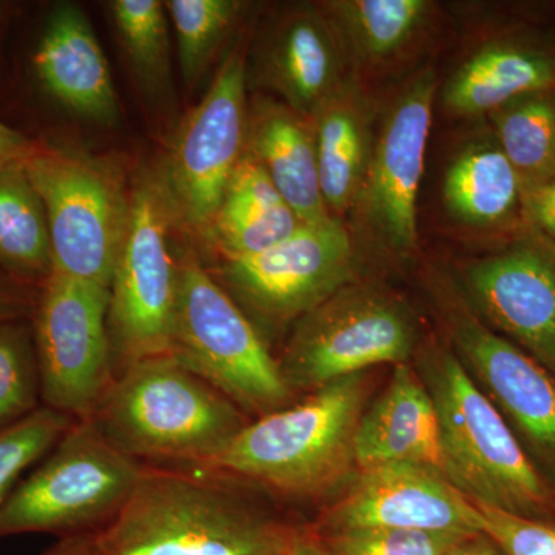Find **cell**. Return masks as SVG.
Here are the masks:
<instances>
[{
	"mask_svg": "<svg viewBox=\"0 0 555 555\" xmlns=\"http://www.w3.org/2000/svg\"><path fill=\"white\" fill-rule=\"evenodd\" d=\"M238 478L144 466L127 505L96 534L101 555H294L309 529L281 520Z\"/></svg>",
	"mask_w": 555,
	"mask_h": 555,
	"instance_id": "1",
	"label": "cell"
},
{
	"mask_svg": "<svg viewBox=\"0 0 555 555\" xmlns=\"http://www.w3.org/2000/svg\"><path fill=\"white\" fill-rule=\"evenodd\" d=\"M113 447L144 466H199L250 418L171 356L120 371L90 416Z\"/></svg>",
	"mask_w": 555,
	"mask_h": 555,
	"instance_id": "2",
	"label": "cell"
},
{
	"mask_svg": "<svg viewBox=\"0 0 555 555\" xmlns=\"http://www.w3.org/2000/svg\"><path fill=\"white\" fill-rule=\"evenodd\" d=\"M364 400L363 374L338 379L298 403L250 420L221 454L195 467L291 499L326 494L356 465Z\"/></svg>",
	"mask_w": 555,
	"mask_h": 555,
	"instance_id": "3",
	"label": "cell"
},
{
	"mask_svg": "<svg viewBox=\"0 0 555 555\" xmlns=\"http://www.w3.org/2000/svg\"><path fill=\"white\" fill-rule=\"evenodd\" d=\"M418 375L440 420L448 480L470 502L555 521V489L456 353L429 347Z\"/></svg>",
	"mask_w": 555,
	"mask_h": 555,
	"instance_id": "4",
	"label": "cell"
},
{
	"mask_svg": "<svg viewBox=\"0 0 555 555\" xmlns=\"http://www.w3.org/2000/svg\"><path fill=\"white\" fill-rule=\"evenodd\" d=\"M142 470L91 420H76L0 506V539L98 534L127 505Z\"/></svg>",
	"mask_w": 555,
	"mask_h": 555,
	"instance_id": "5",
	"label": "cell"
},
{
	"mask_svg": "<svg viewBox=\"0 0 555 555\" xmlns=\"http://www.w3.org/2000/svg\"><path fill=\"white\" fill-rule=\"evenodd\" d=\"M170 353L246 415L259 418L294 400L254 321L192 255L178 261Z\"/></svg>",
	"mask_w": 555,
	"mask_h": 555,
	"instance_id": "6",
	"label": "cell"
},
{
	"mask_svg": "<svg viewBox=\"0 0 555 555\" xmlns=\"http://www.w3.org/2000/svg\"><path fill=\"white\" fill-rule=\"evenodd\" d=\"M416 341L409 306L382 288L349 283L295 321L278 364L294 396L310 393L369 367L406 364Z\"/></svg>",
	"mask_w": 555,
	"mask_h": 555,
	"instance_id": "7",
	"label": "cell"
},
{
	"mask_svg": "<svg viewBox=\"0 0 555 555\" xmlns=\"http://www.w3.org/2000/svg\"><path fill=\"white\" fill-rule=\"evenodd\" d=\"M24 169L46 207L51 272L112 286L130 198L107 164L64 150H33Z\"/></svg>",
	"mask_w": 555,
	"mask_h": 555,
	"instance_id": "8",
	"label": "cell"
},
{
	"mask_svg": "<svg viewBox=\"0 0 555 555\" xmlns=\"http://www.w3.org/2000/svg\"><path fill=\"white\" fill-rule=\"evenodd\" d=\"M171 204L164 185L142 181L109 286L108 337L115 377L130 364L171 349L178 261L169 247Z\"/></svg>",
	"mask_w": 555,
	"mask_h": 555,
	"instance_id": "9",
	"label": "cell"
},
{
	"mask_svg": "<svg viewBox=\"0 0 555 555\" xmlns=\"http://www.w3.org/2000/svg\"><path fill=\"white\" fill-rule=\"evenodd\" d=\"M438 80L433 68L416 73L390 102L375 133L363 185L353 204L358 238L382 257L414 255L416 203Z\"/></svg>",
	"mask_w": 555,
	"mask_h": 555,
	"instance_id": "10",
	"label": "cell"
},
{
	"mask_svg": "<svg viewBox=\"0 0 555 555\" xmlns=\"http://www.w3.org/2000/svg\"><path fill=\"white\" fill-rule=\"evenodd\" d=\"M109 288L50 272L33 334L42 406L87 420L115 379L108 337Z\"/></svg>",
	"mask_w": 555,
	"mask_h": 555,
	"instance_id": "11",
	"label": "cell"
},
{
	"mask_svg": "<svg viewBox=\"0 0 555 555\" xmlns=\"http://www.w3.org/2000/svg\"><path fill=\"white\" fill-rule=\"evenodd\" d=\"M246 62L233 51L171 142L164 189L173 214L198 232L210 233L230 179L246 155Z\"/></svg>",
	"mask_w": 555,
	"mask_h": 555,
	"instance_id": "12",
	"label": "cell"
},
{
	"mask_svg": "<svg viewBox=\"0 0 555 555\" xmlns=\"http://www.w3.org/2000/svg\"><path fill=\"white\" fill-rule=\"evenodd\" d=\"M356 244L341 219L305 224L278 246L248 258H224L218 283L268 324L295 323L352 283Z\"/></svg>",
	"mask_w": 555,
	"mask_h": 555,
	"instance_id": "13",
	"label": "cell"
},
{
	"mask_svg": "<svg viewBox=\"0 0 555 555\" xmlns=\"http://www.w3.org/2000/svg\"><path fill=\"white\" fill-rule=\"evenodd\" d=\"M474 315L555 374V243L525 225L460 273Z\"/></svg>",
	"mask_w": 555,
	"mask_h": 555,
	"instance_id": "14",
	"label": "cell"
},
{
	"mask_svg": "<svg viewBox=\"0 0 555 555\" xmlns=\"http://www.w3.org/2000/svg\"><path fill=\"white\" fill-rule=\"evenodd\" d=\"M456 357L555 489V374L474 313H449Z\"/></svg>",
	"mask_w": 555,
	"mask_h": 555,
	"instance_id": "15",
	"label": "cell"
},
{
	"mask_svg": "<svg viewBox=\"0 0 555 555\" xmlns=\"http://www.w3.org/2000/svg\"><path fill=\"white\" fill-rule=\"evenodd\" d=\"M347 528H398L476 534L483 517L443 474L429 467L390 463L361 469L349 494L328 509L312 532Z\"/></svg>",
	"mask_w": 555,
	"mask_h": 555,
	"instance_id": "16",
	"label": "cell"
},
{
	"mask_svg": "<svg viewBox=\"0 0 555 555\" xmlns=\"http://www.w3.org/2000/svg\"><path fill=\"white\" fill-rule=\"evenodd\" d=\"M255 82L310 119L346 86V51L321 7L295 3L269 25L254 56Z\"/></svg>",
	"mask_w": 555,
	"mask_h": 555,
	"instance_id": "17",
	"label": "cell"
},
{
	"mask_svg": "<svg viewBox=\"0 0 555 555\" xmlns=\"http://www.w3.org/2000/svg\"><path fill=\"white\" fill-rule=\"evenodd\" d=\"M35 68L46 90L69 112L104 126L118 122V96L107 57L86 11L75 3H57L51 11Z\"/></svg>",
	"mask_w": 555,
	"mask_h": 555,
	"instance_id": "18",
	"label": "cell"
},
{
	"mask_svg": "<svg viewBox=\"0 0 555 555\" xmlns=\"http://www.w3.org/2000/svg\"><path fill=\"white\" fill-rule=\"evenodd\" d=\"M390 463L429 467L447 477L436 404L408 364L393 369L382 396L361 415L357 430L356 465L360 469Z\"/></svg>",
	"mask_w": 555,
	"mask_h": 555,
	"instance_id": "19",
	"label": "cell"
},
{
	"mask_svg": "<svg viewBox=\"0 0 555 555\" xmlns=\"http://www.w3.org/2000/svg\"><path fill=\"white\" fill-rule=\"evenodd\" d=\"M555 91V43L528 33L500 36L467 57L441 102L455 116L489 115L528 94Z\"/></svg>",
	"mask_w": 555,
	"mask_h": 555,
	"instance_id": "20",
	"label": "cell"
},
{
	"mask_svg": "<svg viewBox=\"0 0 555 555\" xmlns=\"http://www.w3.org/2000/svg\"><path fill=\"white\" fill-rule=\"evenodd\" d=\"M246 153L305 224L334 218L321 192L312 120L283 102L257 100L248 108Z\"/></svg>",
	"mask_w": 555,
	"mask_h": 555,
	"instance_id": "21",
	"label": "cell"
},
{
	"mask_svg": "<svg viewBox=\"0 0 555 555\" xmlns=\"http://www.w3.org/2000/svg\"><path fill=\"white\" fill-rule=\"evenodd\" d=\"M321 192L332 217L349 214L366 178L375 133L371 105L353 82L310 118Z\"/></svg>",
	"mask_w": 555,
	"mask_h": 555,
	"instance_id": "22",
	"label": "cell"
},
{
	"mask_svg": "<svg viewBox=\"0 0 555 555\" xmlns=\"http://www.w3.org/2000/svg\"><path fill=\"white\" fill-rule=\"evenodd\" d=\"M444 206L459 221L514 235L525 228L521 184L495 138L460 153L444 175Z\"/></svg>",
	"mask_w": 555,
	"mask_h": 555,
	"instance_id": "23",
	"label": "cell"
},
{
	"mask_svg": "<svg viewBox=\"0 0 555 555\" xmlns=\"http://www.w3.org/2000/svg\"><path fill=\"white\" fill-rule=\"evenodd\" d=\"M301 224L266 171L246 153L230 179L210 233L224 258H248L283 243Z\"/></svg>",
	"mask_w": 555,
	"mask_h": 555,
	"instance_id": "24",
	"label": "cell"
},
{
	"mask_svg": "<svg viewBox=\"0 0 555 555\" xmlns=\"http://www.w3.org/2000/svg\"><path fill=\"white\" fill-rule=\"evenodd\" d=\"M343 49L360 64L382 67L408 53L429 25L427 0H332L321 5Z\"/></svg>",
	"mask_w": 555,
	"mask_h": 555,
	"instance_id": "25",
	"label": "cell"
},
{
	"mask_svg": "<svg viewBox=\"0 0 555 555\" xmlns=\"http://www.w3.org/2000/svg\"><path fill=\"white\" fill-rule=\"evenodd\" d=\"M0 264L25 280L51 272L46 207L24 163L0 170Z\"/></svg>",
	"mask_w": 555,
	"mask_h": 555,
	"instance_id": "26",
	"label": "cell"
},
{
	"mask_svg": "<svg viewBox=\"0 0 555 555\" xmlns=\"http://www.w3.org/2000/svg\"><path fill=\"white\" fill-rule=\"evenodd\" d=\"M488 116L521 188L555 173V91L518 98Z\"/></svg>",
	"mask_w": 555,
	"mask_h": 555,
	"instance_id": "27",
	"label": "cell"
},
{
	"mask_svg": "<svg viewBox=\"0 0 555 555\" xmlns=\"http://www.w3.org/2000/svg\"><path fill=\"white\" fill-rule=\"evenodd\" d=\"M178 40L182 78L195 86L228 39L244 3L236 0H170L164 3Z\"/></svg>",
	"mask_w": 555,
	"mask_h": 555,
	"instance_id": "28",
	"label": "cell"
},
{
	"mask_svg": "<svg viewBox=\"0 0 555 555\" xmlns=\"http://www.w3.org/2000/svg\"><path fill=\"white\" fill-rule=\"evenodd\" d=\"M113 22L138 78L149 90L166 86L170 75L169 17L158 0H115Z\"/></svg>",
	"mask_w": 555,
	"mask_h": 555,
	"instance_id": "29",
	"label": "cell"
},
{
	"mask_svg": "<svg viewBox=\"0 0 555 555\" xmlns=\"http://www.w3.org/2000/svg\"><path fill=\"white\" fill-rule=\"evenodd\" d=\"M42 406L38 353L33 324H0V430Z\"/></svg>",
	"mask_w": 555,
	"mask_h": 555,
	"instance_id": "30",
	"label": "cell"
},
{
	"mask_svg": "<svg viewBox=\"0 0 555 555\" xmlns=\"http://www.w3.org/2000/svg\"><path fill=\"white\" fill-rule=\"evenodd\" d=\"M75 422L72 416L40 406L16 425L0 430V506L24 474L56 447Z\"/></svg>",
	"mask_w": 555,
	"mask_h": 555,
	"instance_id": "31",
	"label": "cell"
},
{
	"mask_svg": "<svg viewBox=\"0 0 555 555\" xmlns=\"http://www.w3.org/2000/svg\"><path fill=\"white\" fill-rule=\"evenodd\" d=\"M312 535L331 555H444L449 547L467 534L398 528H347L312 532Z\"/></svg>",
	"mask_w": 555,
	"mask_h": 555,
	"instance_id": "32",
	"label": "cell"
},
{
	"mask_svg": "<svg viewBox=\"0 0 555 555\" xmlns=\"http://www.w3.org/2000/svg\"><path fill=\"white\" fill-rule=\"evenodd\" d=\"M483 532L505 555H555V521L535 520L476 503Z\"/></svg>",
	"mask_w": 555,
	"mask_h": 555,
	"instance_id": "33",
	"label": "cell"
},
{
	"mask_svg": "<svg viewBox=\"0 0 555 555\" xmlns=\"http://www.w3.org/2000/svg\"><path fill=\"white\" fill-rule=\"evenodd\" d=\"M526 224L555 243V173L535 184L521 188Z\"/></svg>",
	"mask_w": 555,
	"mask_h": 555,
	"instance_id": "34",
	"label": "cell"
},
{
	"mask_svg": "<svg viewBox=\"0 0 555 555\" xmlns=\"http://www.w3.org/2000/svg\"><path fill=\"white\" fill-rule=\"evenodd\" d=\"M33 150L35 145L27 138L0 122V170L24 163Z\"/></svg>",
	"mask_w": 555,
	"mask_h": 555,
	"instance_id": "35",
	"label": "cell"
},
{
	"mask_svg": "<svg viewBox=\"0 0 555 555\" xmlns=\"http://www.w3.org/2000/svg\"><path fill=\"white\" fill-rule=\"evenodd\" d=\"M444 555H505V553L485 532H476V534L462 537L459 542L449 547Z\"/></svg>",
	"mask_w": 555,
	"mask_h": 555,
	"instance_id": "36",
	"label": "cell"
},
{
	"mask_svg": "<svg viewBox=\"0 0 555 555\" xmlns=\"http://www.w3.org/2000/svg\"><path fill=\"white\" fill-rule=\"evenodd\" d=\"M43 555H101L96 534L67 537Z\"/></svg>",
	"mask_w": 555,
	"mask_h": 555,
	"instance_id": "37",
	"label": "cell"
},
{
	"mask_svg": "<svg viewBox=\"0 0 555 555\" xmlns=\"http://www.w3.org/2000/svg\"><path fill=\"white\" fill-rule=\"evenodd\" d=\"M27 312V299L14 287L0 284V324L21 320Z\"/></svg>",
	"mask_w": 555,
	"mask_h": 555,
	"instance_id": "38",
	"label": "cell"
},
{
	"mask_svg": "<svg viewBox=\"0 0 555 555\" xmlns=\"http://www.w3.org/2000/svg\"><path fill=\"white\" fill-rule=\"evenodd\" d=\"M294 555H331L321 546V543L318 542L315 537L312 535L310 529L306 532V535L299 540L297 545V550H295Z\"/></svg>",
	"mask_w": 555,
	"mask_h": 555,
	"instance_id": "39",
	"label": "cell"
}]
</instances>
